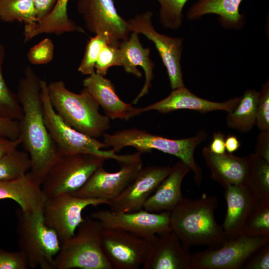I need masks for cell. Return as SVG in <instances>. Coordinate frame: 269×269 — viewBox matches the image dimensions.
I'll return each instance as SVG.
<instances>
[{
	"mask_svg": "<svg viewBox=\"0 0 269 269\" xmlns=\"http://www.w3.org/2000/svg\"><path fill=\"white\" fill-rule=\"evenodd\" d=\"M40 79L27 66L19 81L16 95L22 109L18 138L29 156V171L42 185L59 153L45 123Z\"/></svg>",
	"mask_w": 269,
	"mask_h": 269,
	"instance_id": "6da1fadb",
	"label": "cell"
},
{
	"mask_svg": "<svg viewBox=\"0 0 269 269\" xmlns=\"http://www.w3.org/2000/svg\"><path fill=\"white\" fill-rule=\"evenodd\" d=\"M218 203L215 196L183 197L170 212L171 231L186 249L199 245L216 249L227 241L214 217Z\"/></svg>",
	"mask_w": 269,
	"mask_h": 269,
	"instance_id": "7a4b0ae2",
	"label": "cell"
},
{
	"mask_svg": "<svg viewBox=\"0 0 269 269\" xmlns=\"http://www.w3.org/2000/svg\"><path fill=\"white\" fill-rule=\"evenodd\" d=\"M207 135L206 132L202 130L193 136L174 139L132 128L111 134L105 133L103 136V142L116 153L125 147L131 146L141 153L155 149L178 157L193 171L195 181L200 186L203 176L202 170L195 161L194 151L197 146L206 139Z\"/></svg>",
	"mask_w": 269,
	"mask_h": 269,
	"instance_id": "3957f363",
	"label": "cell"
},
{
	"mask_svg": "<svg viewBox=\"0 0 269 269\" xmlns=\"http://www.w3.org/2000/svg\"><path fill=\"white\" fill-rule=\"evenodd\" d=\"M48 91L55 112L76 131L98 138L110 128V118L99 112L100 106L85 88L76 93L69 90L63 81L58 80L48 84Z\"/></svg>",
	"mask_w": 269,
	"mask_h": 269,
	"instance_id": "277c9868",
	"label": "cell"
},
{
	"mask_svg": "<svg viewBox=\"0 0 269 269\" xmlns=\"http://www.w3.org/2000/svg\"><path fill=\"white\" fill-rule=\"evenodd\" d=\"M101 223L84 217L75 234L61 243L54 269H113L102 247Z\"/></svg>",
	"mask_w": 269,
	"mask_h": 269,
	"instance_id": "5b68a950",
	"label": "cell"
},
{
	"mask_svg": "<svg viewBox=\"0 0 269 269\" xmlns=\"http://www.w3.org/2000/svg\"><path fill=\"white\" fill-rule=\"evenodd\" d=\"M19 250L25 255L29 268L54 269V258L61 247L56 233L45 223L42 212L16 211Z\"/></svg>",
	"mask_w": 269,
	"mask_h": 269,
	"instance_id": "8992f818",
	"label": "cell"
},
{
	"mask_svg": "<svg viewBox=\"0 0 269 269\" xmlns=\"http://www.w3.org/2000/svg\"><path fill=\"white\" fill-rule=\"evenodd\" d=\"M41 97L44 119L50 135L58 149L59 155L87 153L113 159L119 163L128 159L130 154L118 155L107 147L104 142L86 135L66 124L53 108L49 99L48 83L40 80Z\"/></svg>",
	"mask_w": 269,
	"mask_h": 269,
	"instance_id": "52a82bcc",
	"label": "cell"
},
{
	"mask_svg": "<svg viewBox=\"0 0 269 269\" xmlns=\"http://www.w3.org/2000/svg\"><path fill=\"white\" fill-rule=\"evenodd\" d=\"M106 160L87 153L59 155L41 185L46 198L78 190Z\"/></svg>",
	"mask_w": 269,
	"mask_h": 269,
	"instance_id": "ba28073f",
	"label": "cell"
},
{
	"mask_svg": "<svg viewBox=\"0 0 269 269\" xmlns=\"http://www.w3.org/2000/svg\"><path fill=\"white\" fill-rule=\"evenodd\" d=\"M269 243V237L241 234L222 246L195 253L191 269H239L259 249Z\"/></svg>",
	"mask_w": 269,
	"mask_h": 269,
	"instance_id": "9c48e42d",
	"label": "cell"
},
{
	"mask_svg": "<svg viewBox=\"0 0 269 269\" xmlns=\"http://www.w3.org/2000/svg\"><path fill=\"white\" fill-rule=\"evenodd\" d=\"M109 203L102 199L81 198L64 193L46 198L42 215L46 225L56 233L61 243L75 234L84 219L82 212L85 208Z\"/></svg>",
	"mask_w": 269,
	"mask_h": 269,
	"instance_id": "30bf717a",
	"label": "cell"
},
{
	"mask_svg": "<svg viewBox=\"0 0 269 269\" xmlns=\"http://www.w3.org/2000/svg\"><path fill=\"white\" fill-rule=\"evenodd\" d=\"M104 228L123 230L149 241L157 235L171 231L170 212H151L143 209L130 212L100 210L91 213Z\"/></svg>",
	"mask_w": 269,
	"mask_h": 269,
	"instance_id": "8fae6325",
	"label": "cell"
},
{
	"mask_svg": "<svg viewBox=\"0 0 269 269\" xmlns=\"http://www.w3.org/2000/svg\"><path fill=\"white\" fill-rule=\"evenodd\" d=\"M141 153L132 154L128 160L119 163L117 172H109L101 166L79 189L71 193L77 197L98 199L110 202L133 181L143 167Z\"/></svg>",
	"mask_w": 269,
	"mask_h": 269,
	"instance_id": "7c38bea8",
	"label": "cell"
},
{
	"mask_svg": "<svg viewBox=\"0 0 269 269\" xmlns=\"http://www.w3.org/2000/svg\"><path fill=\"white\" fill-rule=\"evenodd\" d=\"M77 9L87 30L106 35L109 45L119 47L129 39V22L119 14L113 0H77Z\"/></svg>",
	"mask_w": 269,
	"mask_h": 269,
	"instance_id": "4fadbf2b",
	"label": "cell"
},
{
	"mask_svg": "<svg viewBox=\"0 0 269 269\" xmlns=\"http://www.w3.org/2000/svg\"><path fill=\"white\" fill-rule=\"evenodd\" d=\"M152 15L149 11L136 14L128 20L130 30L144 35L154 43L166 68L172 89L184 86L180 64L183 38L158 32L152 25Z\"/></svg>",
	"mask_w": 269,
	"mask_h": 269,
	"instance_id": "5bb4252c",
	"label": "cell"
},
{
	"mask_svg": "<svg viewBox=\"0 0 269 269\" xmlns=\"http://www.w3.org/2000/svg\"><path fill=\"white\" fill-rule=\"evenodd\" d=\"M102 240L103 251L113 269H139L151 247V241L115 228H104Z\"/></svg>",
	"mask_w": 269,
	"mask_h": 269,
	"instance_id": "9a60e30c",
	"label": "cell"
},
{
	"mask_svg": "<svg viewBox=\"0 0 269 269\" xmlns=\"http://www.w3.org/2000/svg\"><path fill=\"white\" fill-rule=\"evenodd\" d=\"M168 165L142 167L127 187L108 205L114 212H130L143 205L160 183L170 173Z\"/></svg>",
	"mask_w": 269,
	"mask_h": 269,
	"instance_id": "2e32d148",
	"label": "cell"
},
{
	"mask_svg": "<svg viewBox=\"0 0 269 269\" xmlns=\"http://www.w3.org/2000/svg\"><path fill=\"white\" fill-rule=\"evenodd\" d=\"M151 241L144 269H191L192 255L173 232L159 235Z\"/></svg>",
	"mask_w": 269,
	"mask_h": 269,
	"instance_id": "e0dca14e",
	"label": "cell"
},
{
	"mask_svg": "<svg viewBox=\"0 0 269 269\" xmlns=\"http://www.w3.org/2000/svg\"><path fill=\"white\" fill-rule=\"evenodd\" d=\"M241 97L230 99L225 102H217L199 97L184 86L172 90L164 99L141 108L143 113L155 111L167 114L178 110L186 109L206 113L215 111L232 112L238 105Z\"/></svg>",
	"mask_w": 269,
	"mask_h": 269,
	"instance_id": "ac0fdd59",
	"label": "cell"
},
{
	"mask_svg": "<svg viewBox=\"0 0 269 269\" xmlns=\"http://www.w3.org/2000/svg\"><path fill=\"white\" fill-rule=\"evenodd\" d=\"M83 85L110 119L128 121L143 113L141 108L123 101L112 82L104 76L94 72L83 80Z\"/></svg>",
	"mask_w": 269,
	"mask_h": 269,
	"instance_id": "d6986e66",
	"label": "cell"
},
{
	"mask_svg": "<svg viewBox=\"0 0 269 269\" xmlns=\"http://www.w3.org/2000/svg\"><path fill=\"white\" fill-rule=\"evenodd\" d=\"M225 197L227 212L221 227L227 241L237 238L257 203L245 185H232L226 187Z\"/></svg>",
	"mask_w": 269,
	"mask_h": 269,
	"instance_id": "ffe728a7",
	"label": "cell"
},
{
	"mask_svg": "<svg viewBox=\"0 0 269 269\" xmlns=\"http://www.w3.org/2000/svg\"><path fill=\"white\" fill-rule=\"evenodd\" d=\"M11 199L25 212H39L46 201L41 184L28 171L16 179L0 180V200Z\"/></svg>",
	"mask_w": 269,
	"mask_h": 269,
	"instance_id": "44dd1931",
	"label": "cell"
},
{
	"mask_svg": "<svg viewBox=\"0 0 269 269\" xmlns=\"http://www.w3.org/2000/svg\"><path fill=\"white\" fill-rule=\"evenodd\" d=\"M202 155L212 179L224 188L232 185H245L248 163L247 156L239 157L232 153L216 154L208 147L202 150Z\"/></svg>",
	"mask_w": 269,
	"mask_h": 269,
	"instance_id": "7402d4cb",
	"label": "cell"
},
{
	"mask_svg": "<svg viewBox=\"0 0 269 269\" xmlns=\"http://www.w3.org/2000/svg\"><path fill=\"white\" fill-rule=\"evenodd\" d=\"M119 47L121 54V66L126 72L140 78L141 73L136 67L140 66L144 72L143 86L132 102L136 104L141 98L148 93L154 78L153 70L155 65L149 57V49L143 47L137 32H131L129 39L121 43Z\"/></svg>",
	"mask_w": 269,
	"mask_h": 269,
	"instance_id": "603a6c76",
	"label": "cell"
},
{
	"mask_svg": "<svg viewBox=\"0 0 269 269\" xmlns=\"http://www.w3.org/2000/svg\"><path fill=\"white\" fill-rule=\"evenodd\" d=\"M190 171L189 167L181 160L176 163L170 173L146 201L143 209L154 213L170 212L183 197L182 183Z\"/></svg>",
	"mask_w": 269,
	"mask_h": 269,
	"instance_id": "cb8c5ba5",
	"label": "cell"
},
{
	"mask_svg": "<svg viewBox=\"0 0 269 269\" xmlns=\"http://www.w3.org/2000/svg\"><path fill=\"white\" fill-rule=\"evenodd\" d=\"M242 0H198L189 8L187 18L191 20L200 19L209 14L219 16L220 23L226 28L239 29L243 27L244 15L239 12Z\"/></svg>",
	"mask_w": 269,
	"mask_h": 269,
	"instance_id": "d4e9b609",
	"label": "cell"
},
{
	"mask_svg": "<svg viewBox=\"0 0 269 269\" xmlns=\"http://www.w3.org/2000/svg\"><path fill=\"white\" fill-rule=\"evenodd\" d=\"M69 1L57 0L52 10L42 20L33 24L25 25L24 41L27 42L43 33L61 35L75 31L85 33L82 27L69 18L67 12Z\"/></svg>",
	"mask_w": 269,
	"mask_h": 269,
	"instance_id": "484cf974",
	"label": "cell"
},
{
	"mask_svg": "<svg viewBox=\"0 0 269 269\" xmlns=\"http://www.w3.org/2000/svg\"><path fill=\"white\" fill-rule=\"evenodd\" d=\"M259 92L248 89L244 92L238 105L228 112L226 123L228 128L242 133L251 131L256 125Z\"/></svg>",
	"mask_w": 269,
	"mask_h": 269,
	"instance_id": "4316f807",
	"label": "cell"
},
{
	"mask_svg": "<svg viewBox=\"0 0 269 269\" xmlns=\"http://www.w3.org/2000/svg\"><path fill=\"white\" fill-rule=\"evenodd\" d=\"M247 157L248 171L245 185L257 204L269 202V162L254 153Z\"/></svg>",
	"mask_w": 269,
	"mask_h": 269,
	"instance_id": "83f0119b",
	"label": "cell"
},
{
	"mask_svg": "<svg viewBox=\"0 0 269 269\" xmlns=\"http://www.w3.org/2000/svg\"><path fill=\"white\" fill-rule=\"evenodd\" d=\"M0 19L29 25L37 22V12L32 0H0Z\"/></svg>",
	"mask_w": 269,
	"mask_h": 269,
	"instance_id": "f1b7e54d",
	"label": "cell"
},
{
	"mask_svg": "<svg viewBox=\"0 0 269 269\" xmlns=\"http://www.w3.org/2000/svg\"><path fill=\"white\" fill-rule=\"evenodd\" d=\"M31 166L28 153L15 149L0 157V180L18 178L29 171Z\"/></svg>",
	"mask_w": 269,
	"mask_h": 269,
	"instance_id": "f546056e",
	"label": "cell"
},
{
	"mask_svg": "<svg viewBox=\"0 0 269 269\" xmlns=\"http://www.w3.org/2000/svg\"><path fill=\"white\" fill-rule=\"evenodd\" d=\"M5 50L0 43V116L20 120L22 116V109L16 94L8 87L2 74V65Z\"/></svg>",
	"mask_w": 269,
	"mask_h": 269,
	"instance_id": "4dcf8cb0",
	"label": "cell"
},
{
	"mask_svg": "<svg viewBox=\"0 0 269 269\" xmlns=\"http://www.w3.org/2000/svg\"><path fill=\"white\" fill-rule=\"evenodd\" d=\"M241 234L269 237V202L257 204L246 220Z\"/></svg>",
	"mask_w": 269,
	"mask_h": 269,
	"instance_id": "1f68e13d",
	"label": "cell"
},
{
	"mask_svg": "<svg viewBox=\"0 0 269 269\" xmlns=\"http://www.w3.org/2000/svg\"><path fill=\"white\" fill-rule=\"evenodd\" d=\"M160 4L159 19L162 26L177 30L183 21V7L188 0H156Z\"/></svg>",
	"mask_w": 269,
	"mask_h": 269,
	"instance_id": "d6a6232c",
	"label": "cell"
},
{
	"mask_svg": "<svg viewBox=\"0 0 269 269\" xmlns=\"http://www.w3.org/2000/svg\"><path fill=\"white\" fill-rule=\"evenodd\" d=\"M106 44H109L107 36L97 34L87 42L83 58L78 71L83 75H90L95 72V64L100 52Z\"/></svg>",
	"mask_w": 269,
	"mask_h": 269,
	"instance_id": "836d02e7",
	"label": "cell"
},
{
	"mask_svg": "<svg viewBox=\"0 0 269 269\" xmlns=\"http://www.w3.org/2000/svg\"><path fill=\"white\" fill-rule=\"evenodd\" d=\"M121 54L119 47L106 44L101 49L95 64V72L105 76L113 66H121Z\"/></svg>",
	"mask_w": 269,
	"mask_h": 269,
	"instance_id": "e575fe53",
	"label": "cell"
},
{
	"mask_svg": "<svg viewBox=\"0 0 269 269\" xmlns=\"http://www.w3.org/2000/svg\"><path fill=\"white\" fill-rule=\"evenodd\" d=\"M54 46L52 41L46 38L30 48L27 53V59L33 65H43L53 59Z\"/></svg>",
	"mask_w": 269,
	"mask_h": 269,
	"instance_id": "d590c367",
	"label": "cell"
},
{
	"mask_svg": "<svg viewBox=\"0 0 269 269\" xmlns=\"http://www.w3.org/2000/svg\"><path fill=\"white\" fill-rule=\"evenodd\" d=\"M256 125L260 131H269V82L262 85L259 92Z\"/></svg>",
	"mask_w": 269,
	"mask_h": 269,
	"instance_id": "8d00e7d4",
	"label": "cell"
},
{
	"mask_svg": "<svg viewBox=\"0 0 269 269\" xmlns=\"http://www.w3.org/2000/svg\"><path fill=\"white\" fill-rule=\"evenodd\" d=\"M27 260L20 250L8 251L0 248V269H27Z\"/></svg>",
	"mask_w": 269,
	"mask_h": 269,
	"instance_id": "74e56055",
	"label": "cell"
},
{
	"mask_svg": "<svg viewBox=\"0 0 269 269\" xmlns=\"http://www.w3.org/2000/svg\"><path fill=\"white\" fill-rule=\"evenodd\" d=\"M243 268L245 269H269V243L255 253L246 262Z\"/></svg>",
	"mask_w": 269,
	"mask_h": 269,
	"instance_id": "f35d334b",
	"label": "cell"
},
{
	"mask_svg": "<svg viewBox=\"0 0 269 269\" xmlns=\"http://www.w3.org/2000/svg\"><path fill=\"white\" fill-rule=\"evenodd\" d=\"M19 133L18 120L0 116V136L16 139L18 138Z\"/></svg>",
	"mask_w": 269,
	"mask_h": 269,
	"instance_id": "ab89813d",
	"label": "cell"
},
{
	"mask_svg": "<svg viewBox=\"0 0 269 269\" xmlns=\"http://www.w3.org/2000/svg\"><path fill=\"white\" fill-rule=\"evenodd\" d=\"M254 153L269 162V131H260Z\"/></svg>",
	"mask_w": 269,
	"mask_h": 269,
	"instance_id": "60d3db41",
	"label": "cell"
},
{
	"mask_svg": "<svg viewBox=\"0 0 269 269\" xmlns=\"http://www.w3.org/2000/svg\"><path fill=\"white\" fill-rule=\"evenodd\" d=\"M57 0H32L37 12V22L42 20L50 12Z\"/></svg>",
	"mask_w": 269,
	"mask_h": 269,
	"instance_id": "b9f144b4",
	"label": "cell"
},
{
	"mask_svg": "<svg viewBox=\"0 0 269 269\" xmlns=\"http://www.w3.org/2000/svg\"><path fill=\"white\" fill-rule=\"evenodd\" d=\"M225 135L224 133L220 132H214L212 141L208 147L211 151L216 154L225 153Z\"/></svg>",
	"mask_w": 269,
	"mask_h": 269,
	"instance_id": "7bdbcfd3",
	"label": "cell"
},
{
	"mask_svg": "<svg viewBox=\"0 0 269 269\" xmlns=\"http://www.w3.org/2000/svg\"><path fill=\"white\" fill-rule=\"evenodd\" d=\"M20 144L19 138L12 139L0 136V157L17 148Z\"/></svg>",
	"mask_w": 269,
	"mask_h": 269,
	"instance_id": "ee69618b",
	"label": "cell"
},
{
	"mask_svg": "<svg viewBox=\"0 0 269 269\" xmlns=\"http://www.w3.org/2000/svg\"><path fill=\"white\" fill-rule=\"evenodd\" d=\"M225 145L228 153H232L240 148L241 143L237 136L229 134L225 137Z\"/></svg>",
	"mask_w": 269,
	"mask_h": 269,
	"instance_id": "f6af8a7d",
	"label": "cell"
}]
</instances>
